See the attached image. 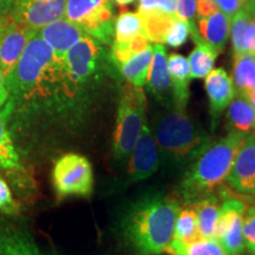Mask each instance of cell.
Returning <instances> with one entry per match:
<instances>
[{
	"label": "cell",
	"instance_id": "cell-1",
	"mask_svg": "<svg viewBox=\"0 0 255 255\" xmlns=\"http://www.w3.org/2000/svg\"><path fill=\"white\" fill-rule=\"evenodd\" d=\"M12 111H60L75 102L81 90L69 77L63 58L36 33L25 47L14 69L5 78Z\"/></svg>",
	"mask_w": 255,
	"mask_h": 255
},
{
	"label": "cell",
	"instance_id": "cell-2",
	"mask_svg": "<svg viewBox=\"0 0 255 255\" xmlns=\"http://www.w3.org/2000/svg\"><path fill=\"white\" fill-rule=\"evenodd\" d=\"M180 205L159 193L139 197L128 207L120 222V235L130 255H159L174 239Z\"/></svg>",
	"mask_w": 255,
	"mask_h": 255
},
{
	"label": "cell",
	"instance_id": "cell-3",
	"mask_svg": "<svg viewBox=\"0 0 255 255\" xmlns=\"http://www.w3.org/2000/svg\"><path fill=\"white\" fill-rule=\"evenodd\" d=\"M245 136L231 130L227 136L209 144L191 162L177 189L178 196L186 205L213 195L225 182Z\"/></svg>",
	"mask_w": 255,
	"mask_h": 255
},
{
	"label": "cell",
	"instance_id": "cell-4",
	"mask_svg": "<svg viewBox=\"0 0 255 255\" xmlns=\"http://www.w3.org/2000/svg\"><path fill=\"white\" fill-rule=\"evenodd\" d=\"M154 137L159 162L169 167L191 163L210 144L209 135L189 119L186 110L175 108L156 121Z\"/></svg>",
	"mask_w": 255,
	"mask_h": 255
},
{
	"label": "cell",
	"instance_id": "cell-5",
	"mask_svg": "<svg viewBox=\"0 0 255 255\" xmlns=\"http://www.w3.org/2000/svg\"><path fill=\"white\" fill-rule=\"evenodd\" d=\"M146 97L142 88L127 83L121 89L113 155L116 162L127 161L145 122Z\"/></svg>",
	"mask_w": 255,
	"mask_h": 255
},
{
	"label": "cell",
	"instance_id": "cell-6",
	"mask_svg": "<svg viewBox=\"0 0 255 255\" xmlns=\"http://www.w3.org/2000/svg\"><path fill=\"white\" fill-rule=\"evenodd\" d=\"M65 17L104 45L113 43L114 0H66Z\"/></svg>",
	"mask_w": 255,
	"mask_h": 255
},
{
	"label": "cell",
	"instance_id": "cell-7",
	"mask_svg": "<svg viewBox=\"0 0 255 255\" xmlns=\"http://www.w3.org/2000/svg\"><path fill=\"white\" fill-rule=\"evenodd\" d=\"M108 52L104 44L84 34L64 57L69 77L82 91L83 88L95 82L107 68Z\"/></svg>",
	"mask_w": 255,
	"mask_h": 255
},
{
	"label": "cell",
	"instance_id": "cell-8",
	"mask_svg": "<svg viewBox=\"0 0 255 255\" xmlns=\"http://www.w3.org/2000/svg\"><path fill=\"white\" fill-rule=\"evenodd\" d=\"M52 184L58 200L70 196H90L94 189V171L90 161L75 152L60 156L52 169Z\"/></svg>",
	"mask_w": 255,
	"mask_h": 255
},
{
	"label": "cell",
	"instance_id": "cell-9",
	"mask_svg": "<svg viewBox=\"0 0 255 255\" xmlns=\"http://www.w3.org/2000/svg\"><path fill=\"white\" fill-rule=\"evenodd\" d=\"M223 201L215 227V239L228 255H241L245 253L242 221L247 206L238 197L229 196L227 191H222Z\"/></svg>",
	"mask_w": 255,
	"mask_h": 255
},
{
	"label": "cell",
	"instance_id": "cell-10",
	"mask_svg": "<svg viewBox=\"0 0 255 255\" xmlns=\"http://www.w3.org/2000/svg\"><path fill=\"white\" fill-rule=\"evenodd\" d=\"M127 161L126 181L128 183L146 180L157 171L161 164L157 144L146 121Z\"/></svg>",
	"mask_w": 255,
	"mask_h": 255
},
{
	"label": "cell",
	"instance_id": "cell-11",
	"mask_svg": "<svg viewBox=\"0 0 255 255\" xmlns=\"http://www.w3.org/2000/svg\"><path fill=\"white\" fill-rule=\"evenodd\" d=\"M66 0H14L11 17L15 23L39 31L65 15Z\"/></svg>",
	"mask_w": 255,
	"mask_h": 255
},
{
	"label": "cell",
	"instance_id": "cell-12",
	"mask_svg": "<svg viewBox=\"0 0 255 255\" xmlns=\"http://www.w3.org/2000/svg\"><path fill=\"white\" fill-rule=\"evenodd\" d=\"M226 182L239 194L255 195V132L245 136Z\"/></svg>",
	"mask_w": 255,
	"mask_h": 255
},
{
	"label": "cell",
	"instance_id": "cell-13",
	"mask_svg": "<svg viewBox=\"0 0 255 255\" xmlns=\"http://www.w3.org/2000/svg\"><path fill=\"white\" fill-rule=\"evenodd\" d=\"M36 33V31L15 23L11 15L6 19L0 31V71L5 78L14 69L28 41Z\"/></svg>",
	"mask_w": 255,
	"mask_h": 255
},
{
	"label": "cell",
	"instance_id": "cell-14",
	"mask_svg": "<svg viewBox=\"0 0 255 255\" xmlns=\"http://www.w3.org/2000/svg\"><path fill=\"white\" fill-rule=\"evenodd\" d=\"M146 84L156 100L164 104L168 109H173L174 97L168 70L167 51L162 44L154 45V56H152Z\"/></svg>",
	"mask_w": 255,
	"mask_h": 255
},
{
	"label": "cell",
	"instance_id": "cell-15",
	"mask_svg": "<svg viewBox=\"0 0 255 255\" xmlns=\"http://www.w3.org/2000/svg\"><path fill=\"white\" fill-rule=\"evenodd\" d=\"M205 78V89L208 96L210 114L215 121L231 104L237 92L233 79L225 69L212 70Z\"/></svg>",
	"mask_w": 255,
	"mask_h": 255
},
{
	"label": "cell",
	"instance_id": "cell-16",
	"mask_svg": "<svg viewBox=\"0 0 255 255\" xmlns=\"http://www.w3.org/2000/svg\"><path fill=\"white\" fill-rule=\"evenodd\" d=\"M37 34L49 44L59 58H64L66 52L87 33L68 19L62 18L40 28Z\"/></svg>",
	"mask_w": 255,
	"mask_h": 255
},
{
	"label": "cell",
	"instance_id": "cell-17",
	"mask_svg": "<svg viewBox=\"0 0 255 255\" xmlns=\"http://www.w3.org/2000/svg\"><path fill=\"white\" fill-rule=\"evenodd\" d=\"M0 255H45L25 229L0 225Z\"/></svg>",
	"mask_w": 255,
	"mask_h": 255
},
{
	"label": "cell",
	"instance_id": "cell-18",
	"mask_svg": "<svg viewBox=\"0 0 255 255\" xmlns=\"http://www.w3.org/2000/svg\"><path fill=\"white\" fill-rule=\"evenodd\" d=\"M168 70L173 88L174 108L186 110L189 100L190 71L188 59L178 53H171L168 57Z\"/></svg>",
	"mask_w": 255,
	"mask_h": 255
},
{
	"label": "cell",
	"instance_id": "cell-19",
	"mask_svg": "<svg viewBox=\"0 0 255 255\" xmlns=\"http://www.w3.org/2000/svg\"><path fill=\"white\" fill-rule=\"evenodd\" d=\"M196 20V31L201 39L214 47L219 53L222 52L231 33V18L222 11H218L208 18Z\"/></svg>",
	"mask_w": 255,
	"mask_h": 255
},
{
	"label": "cell",
	"instance_id": "cell-20",
	"mask_svg": "<svg viewBox=\"0 0 255 255\" xmlns=\"http://www.w3.org/2000/svg\"><path fill=\"white\" fill-rule=\"evenodd\" d=\"M152 56H154V45H149L141 52L131 56L121 64L119 69L126 81L135 87H144L148 82Z\"/></svg>",
	"mask_w": 255,
	"mask_h": 255
},
{
	"label": "cell",
	"instance_id": "cell-21",
	"mask_svg": "<svg viewBox=\"0 0 255 255\" xmlns=\"http://www.w3.org/2000/svg\"><path fill=\"white\" fill-rule=\"evenodd\" d=\"M228 107L227 120L232 130L245 135L255 132V110L246 96L235 94Z\"/></svg>",
	"mask_w": 255,
	"mask_h": 255
},
{
	"label": "cell",
	"instance_id": "cell-22",
	"mask_svg": "<svg viewBox=\"0 0 255 255\" xmlns=\"http://www.w3.org/2000/svg\"><path fill=\"white\" fill-rule=\"evenodd\" d=\"M195 41V49L191 51L188 59L189 64L190 78L201 79L205 78L208 73L214 68V64L219 52L214 47L207 44L205 40L201 39L199 34L191 37Z\"/></svg>",
	"mask_w": 255,
	"mask_h": 255
},
{
	"label": "cell",
	"instance_id": "cell-23",
	"mask_svg": "<svg viewBox=\"0 0 255 255\" xmlns=\"http://www.w3.org/2000/svg\"><path fill=\"white\" fill-rule=\"evenodd\" d=\"M220 205L221 203L215 195L207 196L193 205H189L196 213L200 239H215V227Z\"/></svg>",
	"mask_w": 255,
	"mask_h": 255
},
{
	"label": "cell",
	"instance_id": "cell-24",
	"mask_svg": "<svg viewBox=\"0 0 255 255\" xmlns=\"http://www.w3.org/2000/svg\"><path fill=\"white\" fill-rule=\"evenodd\" d=\"M165 253L170 255H228L216 239H199L184 242L173 239Z\"/></svg>",
	"mask_w": 255,
	"mask_h": 255
},
{
	"label": "cell",
	"instance_id": "cell-25",
	"mask_svg": "<svg viewBox=\"0 0 255 255\" xmlns=\"http://www.w3.org/2000/svg\"><path fill=\"white\" fill-rule=\"evenodd\" d=\"M233 83L239 94L248 95L255 89V55L240 53L234 55Z\"/></svg>",
	"mask_w": 255,
	"mask_h": 255
},
{
	"label": "cell",
	"instance_id": "cell-26",
	"mask_svg": "<svg viewBox=\"0 0 255 255\" xmlns=\"http://www.w3.org/2000/svg\"><path fill=\"white\" fill-rule=\"evenodd\" d=\"M8 111L4 105L0 110V168L5 170H19L20 159L7 129Z\"/></svg>",
	"mask_w": 255,
	"mask_h": 255
},
{
	"label": "cell",
	"instance_id": "cell-27",
	"mask_svg": "<svg viewBox=\"0 0 255 255\" xmlns=\"http://www.w3.org/2000/svg\"><path fill=\"white\" fill-rule=\"evenodd\" d=\"M138 14L141 15L143 32L148 40L156 44H163L176 15L167 14L163 12H146Z\"/></svg>",
	"mask_w": 255,
	"mask_h": 255
},
{
	"label": "cell",
	"instance_id": "cell-28",
	"mask_svg": "<svg viewBox=\"0 0 255 255\" xmlns=\"http://www.w3.org/2000/svg\"><path fill=\"white\" fill-rule=\"evenodd\" d=\"M138 34H144L141 15L130 11L121 12L115 19L113 43H126Z\"/></svg>",
	"mask_w": 255,
	"mask_h": 255
},
{
	"label": "cell",
	"instance_id": "cell-29",
	"mask_svg": "<svg viewBox=\"0 0 255 255\" xmlns=\"http://www.w3.org/2000/svg\"><path fill=\"white\" fill-rule=\"evenodd\" d=\"M174 239L184 242H191L200 239L196 213L191 206L178 210L174 226Z\"/></svg>",
	"mask_w": 255,
	"mask_h": 255
},
{
	"label": "cell",
	"instance_id": "cell-30",
	"mask_svg": "<svg viewBox=\"0 0 255 255\" xmlns=\"http://www.w3.org/2000/svg\"><path fill=\"white\" fill-rule=\"evenodd\" d=\"M190 34V24L182 19L175 18L169 28L164 43L171 47H180L186 43Z\"/></svg>",
	"mask_w": 255,
	"mask_h": 255
},
{
	"label": "cell",
	"instance_id": "cell-31",
	"mask_svg": "<svg viewBox=\"0 0 255 255\" xmlns=\"http://www.w3.org/2000/svg\"><path fill=\"white\" fill-rule=\"evenodd\" d=\"M242 234H244L245 248L250 253L255 254V206L248 207L245 210Z\"/></svg>",
	"mask_w": 255,
	"mask_h": 255
},
{
	"label": "cell",
	"instance_id": "cell-32",
	"mask_svg": "<svg viewBox=\"0 0 255 255\" xmlns=\"http://www.w3.org/2000/svg\"><path fill=\"white\" fill-rule=\"evenodd\" d=\"M177 9V0H141L138 5V13L146 12H163L175 15Z\"/></svg>",
	"mask_w": 255,
	"mask_h": 255
},
{
	"label": "cell",
	"instance_id": "cell-33",
	"mask_svg": "<svg viewBox=\"0 0 255 255\" xmlns=\"http://www.w3.org/2000/svg\"><path fill=\"white\" fill-rule=\"evenodd\" d=\"M197 0H177L176 17L190 24V32L196 31L195 14Z\"/></svg>",
	"mask_w": 255,
	"mask_h": 255
},
{
	"label": "cell",
	"instance_id": "cell-34",
	"mask_svg": "<svg viewBox=\"0 0 255 255\" xmlns=\"http://www.w3.org/2000/svg\"><path fill=\"white\" fill-rule=\"evenodd\" d=\"M0 210L8 215L17 214L19 210V207L12 196L7 183L1 177H0Z\"/></svg>",
	"mask_w": 255,
	"mask_h": 255
},
{
	"label": "cell",
	"instance_id": "cell-35",
	"mask_svg": "<svg viewBox=\"0 0 255 255\" xmlns=\"http://www.w3.org/2000/svg\"><path fill=\"white\" fill-rule=\"evenodd\" d=\"M252 0H214V2L218 5L219 9L228 15L229 18H233L239 11L245 8L250 4Z\"/></svg>",
	"mask_w": 255,
	"mask_h": 255
},
{
	"label": "cell",
	"instance_id": "cell-36",
	"mask_svg": "<svg viewBox=\"0 0 255 255\" xmlns=\"http://www.w3.org/2000/svg\"><path fill=\"white\" fill-rule=\"evenodd\" d=\"M218 11H219V7L214 2V0H197L195 18L196 19L208 18Z\"/></svg>",
	"mask_w": 255,
	"mask_h": 255
},
{
	"label": "cell",
	"instance_id": "cell-37",
	"mask_svg": "<svg viewBox=\"0 0 255 255\" xmlns=\"http://www.w3.org/2000/svg\"><path fill=\"white\" fill-rule=\"evenodd\" d=\"M244 47H245V53L255 55V20L254 19L251 23L250 26H248L246 34H245Z\"/></svg>",
	"mask_w": 255,
	"mask_h": 255
},
{
	"label": "cell",
	"instance_id": "cell-38",
	"mask_svg": "<svg viewBox=\"0 0 255 255\" xmlns=\"http://www.w3.org/2000/svg\"><path fill=\"white\" fill-rule=\"evenodd\" d=\"M8 100V91L6 88L5 76L0 71V108H2Z\"/></svg>",
	"mask_w": 255,
	"mask_h": 255
},
{
	"label": "cell",
	"instance_id": "cell-39",
	"mask_svg": "<svg viewBox=\"0 0 255 255\" xmlns=\"http://www.w3.org/2000/svg\"><path fill=\"white\" fill-rule=\"evenodd\" d=\"M13 2L14 0H0V18H4L6 15L11 14Z\"/></svg>",
	"mask_w": 255,
	"mask_h": 255
},
{
	"label": "cell",
	"instance_id": "cell-40",
	"mask_svg": "<svg viewBox=\"0 0 255 255\" xmlns=\"http://www.w3.org/2000/svg\"><path fill=\"white\" fill-rule=\"evenodd\" d=\"M116 4H119L120 6H126L128 4H131L133 0H114Z\"/></svg>",
	"mask_w": 255,
	"mask_h": 255
},
{
	"label": "cell",
	"instance_id": "cell-41",
	"mask_svg": "<svg viewBox=\"0 0 255 255\" xmlns=\"http://www.w3.org/2000/svg\"><path fill=\"white\" fill-rule=\"evenodd\" d=\"M9 15H11V14H9ZM9 15H6V17H4V18H0V31H1V28H2V26H4L6 19H7Z\"/></svg>",
	"mask_w": 255,
	"mask_h": 255
},
{
	"label": "cell",
	"instance_id": "cell-42",
	"mask_svg": "<svg viewBox=\"0 0 255 255\" xmlns=\"http://www.w3.org/2000/svg\"><path fill=\"white\" fill-rule=\"evenodd\" d=\"M241 255H255L254 253H250V252H248V253H242Z\"/></svg>",
	"mask_w": 255,
	"mask_h": 255
},
{
	"label": "cell",
	"instance_id": "cell-43",
	"mask_svg": "<svg viewBox=\"0 0 255 255\" xmlns=\"http://www.w3.org/2000/svg\"><path fill=\"white\" fill-rule=\"evenodd\" d=\"M254 20H255V15H254Z\"/></svg>",
	"mask_w": 255,
	"mask_h": 255
}]
</instances>
